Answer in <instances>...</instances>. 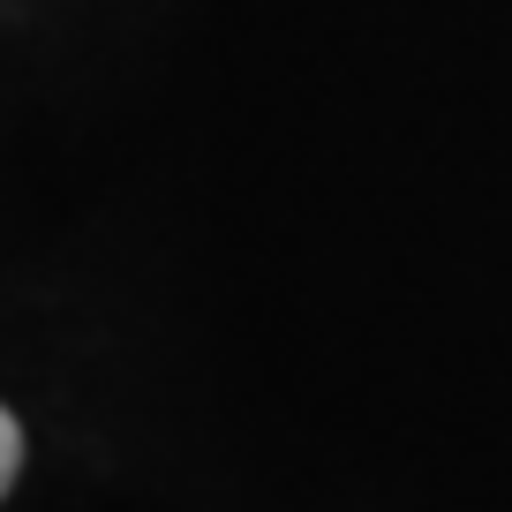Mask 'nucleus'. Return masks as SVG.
Listing matches in <instances>:
<instances>
[{
	"label": "nucleus",
	"mask_w": 512,
	"mask_h": 512,
	"mask_svg": "<svg viewBox=\"0 0 512 512\" xmlns=\"http://www.w3.org/2000/svg\"><path fill=\"white\" fill-rule=\"evenodd\" d=\"M16 467H23V430H16V415L0 407V497H8V482H16Z\"/></svg>",
	"instance_id": "f257e3e1"
}]
</instances>
